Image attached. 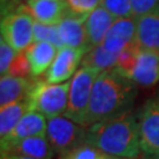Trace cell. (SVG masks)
<instances>
[{"label": "cell", "mask_w": 159, "mask_h": 159, "mask_svg": "<svg viewBox=\"0 0 159 159\" xmlns=\"http://www.w3.org/2000/svg\"><path fill=\"white\" fill-rule=\"evenodd\" d=\"M136 97V84L116 68L100 72L92 90L86 127L100 120L129 113Z\"/></svg>", "instance_id": "6da1fadb"}, {"label": "cell", "mask_w": 159, "mask_h": 159, "mask_svg": "<svg viewBox=\"0 0 159 159\" xmlns=\"http://www.w3.org/2000/svg\"><path fill=\"white\" fill-rule=\"evenodd\" d=\"M86 144L114 157L136 159L142 150L138 120L129 112L97 121L87 126Z\"/></svg>", "instance_id": "7a4b0ae2"}, {"label": "cell", "mask_w": 159, "mask_h": 159, "mask_svg": "<svg viewBox=\"0 0 159 159\" xmlns=\"http://www.w3.org/2000/svg\"><path fill=\"white\" fill-rule=\"evenodd\" d=\"M71 83L50 84L44 80H35L26 100L31 111H37L46 118L61 116L67 110Z\"/></svg>", "instance_id": "3957f363"}, {"label": "cell", "mask_w": 159, "mask_h": 159, "mask_svg": "<svg viewBox=\"0 0 159 159\" xmlns=\"http://www.w3.org/2000/svg\"><path fill=\"white\" fill-rule=\"evenodd\" d=\"M100 72V70L90 66H81L75 72L70 86L67 110L64 113L65 117L80 125L86 126V116L92 90Z\"/></svg>", "instance_id": "277c9868"}, {"label": "cell", "mask_w": 159, "mask_h": 159, "mask_svg": "<svg viewBox=\"0 0 159 159\" xmlns=\"http://www.w3.org/2000/svg\"><path fill=\"white\" fill-rule=\"evenodd\" d=\"M87 127L68 119L65 116H58L47 120L46 137L57 156L68 153L86 143Z\"/></svg>", "instance_id": "5b68a950"}, {"label": "cell", "mask_w": 159, "mask_h": 159, "mask_svg": "<svg viewBox=\"0 0 159 159\" xmlns=\"http://www.w3.org/2000/svg\"><path fill=\"white\" fill-rule=\"evenodd\" d=\"M1 38L18 53L25 51L33 40V17L20 5L16 11L7 13L1 18Z\"/></svg>", "instance_id": "8992f818"}, {"label": "cell", "mask_w": 159, "mask_h": 159, "mask_svg": "<svg viewBox=\"0 0 159 159\" xmlns=\"http://www.w3.org/2000/svg\"><path fill=\"white\" fill-rule=\"evenodd\" d=\"M140 148L148 156H159V100H148L138 118Z\"/></svg>", "instance_id": "52a82bcc"}, {"label": "cell", "mask_w": 159, "mask_h": 159, "mask_svg": "<svg viewBox=\"0 0 159 159\" xmlns=\"http://www.w3.org/2000/svg\"><path fill=\"white\" fill-rule=\"evenodd\" d=\"M87 50L65 46L59 50L51 67L46 72L45 80L50 84H61L67 81L77 72L78 65L81 64Z\"/></svg>", "instance_id": "ba28073f"}, {"label": "cell", "mask_w": 159, "mask_h": 159, "mask_svg": "<svg viewBox=\"0 0 159 159\" xmlns=\"http://www.w3.org/2000/svg\"><path fill=\"white\" fill-rule=\"evenodd\" d=\"M47 130V121L44 114L37 111H27L19 121L17 127L7 139L1 142V154L7 152L17 143L26 138L35 136H45Z\"/></svg>", "instance_id": "9c48e42d"}, {"label": "cell", "mask_w": 159, "mask_h": 159, "mask_svg": "<svg viewBox=\"0 0 159 159\" xmlns=\"http://www.w3.org/2000/svg\"><path fill=\"white\" fill-rule=\"evenodd\" d=\"M87 14H73L68 12L58 25L59 34L63 40L64 45L74 48H83L90 51V46L86 34V20Z\"/></svg>", "instance_id": "30bf717a"}, {"label": "cell", "mask_w": 159, "mask_h": 159, "mask_svg": "<svg viewBox=\"0 0 159 159\" xmlns=\"http://www.w3.org/2000/svg\"><path fill=\"white\" fill-rule=\"evenodd\" d=\"M137 19L133 17L117 19L102 45L112 53H120L134 41Z\"/></svg>", "instance_id": "8fae6325"}, {"label": "cell", "mask_w": 159, "mask_h": 159, "mask_svg": "<svg viewBox=\"0 0 159 159\" xmlns=\"http://www.w3.org/2000/svg\"><path fill=\"white\" fill-rule=\"evenodd\" d=\"M25 7L35 21L45 25H59L68 13L65 0H27Z\"/></svg>", "instance_id": "7c38bea8"}, {"label": "cell", "mask_w": 159, "mask_h": 159, "mask_svg": "<svg viewBox=\"0 0 159 159\" xmlns=\"http://www.w3.org/2000/svg\"><path fill=\"white\" fill-rule=\"evenodd\" d=\"M130 79L144 87L156 85L159 81V53L140 50Z\"/></svg>", "instance_id": "4fadbf2b"}, {"label": "cell", "mask_w": 159, "mask_h": 159, "mask_svg": "<svg viewBox=\"0 0 159 159\" xmlns=\"http://www.w3.org/2000/svg\"><path fill=\"white\" fill-rule=\"evenodd\" d=\"M136 43L140 50L159 53V6L137 19Z\"/></svg>", "instance_id": "5bb4252c"}, {"label": "cell", "mask_w": 159, "mask_h": 159, "mask_svg": "<svg viewBox=\"0 0 159 159\" xmlns=\"http://www.w3.org/2000/svg\"><path fill=\"white\" fill-rule=\"evenodd\" d=\"M116 18L104 7H97L86 20V34L90 48L102 45L106 34L114 24Z\"/></svg>", "instance_id": "9a60e30c"}, {"label": "cell", "mask_w": 159, "mask_h": 159, "mask_svg": "<svg viewBox=\"0 0 159 159\" xmlns=\"http://www.w3.org/2000/svg\"><path fill=\"white\" fill-rule=\"evenodd\" d=\"M34 84L33 78H18L10 74L0 79V106L5 107L26 99Z\"/></svg>", "instance_id": "2e32d148"}, {"label": "cell", "mask_w": 159, "mask_h": 159, "mask_svg": "<svg viewBox=\"0 0 159 159\" xmlns=\"http://www.w3.org/2000/svg\"><path fill=\"white\" fill-rule=\"evenodd\" d=\"M57 47L47 41H35L25 50L26 56L31 64V78L45 73L51 67L54 58L57 56Z\"/></svg>", "instance_id": "e0dca14e"}, {"label": "cell", "mask_w": 159, "mask_h": 159, "mask_svg": "<svg viewBox=\"0 0 159 159\" xmlns=\"http://www.w3.org/2000/svg\"><path fill=\"white\" fill-rule=\"evenodd\" d=\"M2 154H17L33 159H53L54 156H57L46 134L26 138L13 145L7 152Z\"/></svg>", "instance_id": "ac0fdd59"}, {"label": "cell", "mask_w": 159, "mask_h": 159, "mask_svg": "<svg viewBox=\"0 0 159 159\" xmlns=\"http://www.w3.org/2000/svg\"><path fill=\"white\" fill-rule=\"evenodd\" d=\"M27 111H30V108L29 102L26 99L11 104L5 107H1V111H0V139L1 142L11 136L12 132L14 131L19 121L24 117V114Z\"/></svg>", "instance_id": "d6986e66"}, {"label": "cell", "mask_w": 159, "mask_h": 159, "mask_svg": "<svg viewBox=\"0 0 159 159\" xmlns=\"http://www.w3.org/2000/svg\"><path fill=\"white\" fill-rule=\"evenodd\" d=\"M119 53L108 52L102 45H98L91 48L83 58L81 66H90L98 68L100 71L112 70L117 66Z\"/></svg>", "instance_id": "ffe728a7"}, {"label": "cell", "mask_w": 159, "mask_h": 159, "mask_svg": "<svg viewBox=\"0 0 159 159\" xmlns=\"http://www.w3.org/2000/svg\"><path fill=\"white\" fill-rule=\"evenodd\" d=\"M33 39L35 41H47L56 46L58 50L65 47L59 34L58 25H45L39 21H34Z\"/></svg>", "instance_id": "44dd1931"}, {"label": "cell", "mask_w": 159, "mask_h": 159, "mask_svg": "<svg viewBox=\"0 0 159 159\" xmlns=\"http://www.w3.org/2000/svg\"><path fill=\"white\" fill-rule=\"evenodd\" d=\"M140 51V47L138 46V44L136 43V40L131 44L127 48H125L123 52L119 53V58H118V63L116 66V70L121 73L124 77L130 79L131 73L134 68L137 61V57H138V53Z\"/></svg>", "instance_id": "7402d4cb"}, {"label": "cell", "mask_w": 159, "mask_h": 159, "mask_svg": "<svg viewBox=\"0 0 159 159\" xmlns=\"http://www.w3.org/2000/svg\"><path fill=\"white\" fill-rule=\"evenodd\" d=\"M58 159H126L120 158V157H114L108 153L102 152V150L92 146L90 144H83L74 148L72 151H70L68 153L59 156Z\"/></svg>", "instance_id": "603a6c76"}, {"label": "cell", "mask_w": 159, "mask_h": 159, "mask_svg": "<svg viewBox=\"0 0 159 159\" xmlns=\"http://www.w3.org/2000/svg\"><path fill=\"white\" fill-rule=\"evenodd\" d=\"M100 6L107 10L116 19L132 17L131 0H100Z\"/></svg>", "instance_id": "cb8c5ba5"}, {"label": "cell", "mask_w": 159, "mask_h": 159, "mask_svg": "<svg viewBox=\"0 0 159 159\" xmlns=\"http://www.w3.org/2000/svg\"><path fill=\"white\" fill-rule=\"evenodd\" d=\"M8 74L12 77H18V78H29L30 75H32L31 64H30V60L25 51L18 53V56L13 60L10 67Z\"/></svg>", "instance_id": "d4e9b609"}, {"label": "cell", "mask_w": 159, "mask_h": 159, "mask_svg": "<svg viewBox=\"0 0 159 159\" xmlns=\"http://www.w3.org/2000/svg\"><path fill=\"white\" fill-rule=\"evenodd\" d=\"M17 56L18 52L1 38V41H0V73H1V77L8 73L12 63Z\"/></svg>", "instance_id": "484cf974"}, {"label": "cell", "mask_w": 159, "mask_h": 159, "mask_svg": "<svg viewBox=\"0 0 159 159\" xmlns=\"http://www.w3.org/2000/svg\"><path fill=\"white\" fill-rule=\"evenodd\" d=\"M67 10L73 14H87L97 8L100 0H65Z\"/></svg>", "instance_id": "4316f807"}, {"label": "cell", "mask_w": 159, "mask_h": 159, "mask_svg": "<svg viewBox=\"0 0 159 159\" xmlns=\"http://www.w3.org/2000/svg\"><path fill=\"white\" fill-rule=\"evenodd\" d=\"M132 17L138 19L150 12H152L159 6V0H131Z\"/></svg>", "instance_id": "83f0119b"}, {"label": "cell", "mask_w": 159, "mask_h": 159, "mask_svg": "<svg viewBox=\"0 0 159 159\" xmlns=\"http://www.w3.org/2000/svg\"><path fill=\"white\" fill-rule=\"evenodd\" d=\"M23 0H1V16H5L7 13L16 11L18 7L23 4H20Z\"/></svg>", "instance_id": "f1b7e54d"}, {"label": "cell", "mask_w": 159, "mask_h": 159, "mask_svg": "<svg viewBox=\"0 0 159 159\" xmlns=\"http://www.w3.org/2000/svg\"><path fill=\"white\" fill-rule=\"evenodd\" d=\"M1 159H33V158L24 157V156H17V154H2Z\"/></svg>", "instance_id": "f546056e"}, {"label": "cell", "mask_w": 159, "mask_h": 159, "mask_svg": "<svg viewBox=\"0 0 159 159\" xmlns=\"http://www.w3.org/2000/svg\"><path fill=\"white\" fill-rule=\"evenodd\" d=\"M158 159H159V156H158Z\"/></svg>", "instance_id": "4dcf8cb0"}]
</instances>
